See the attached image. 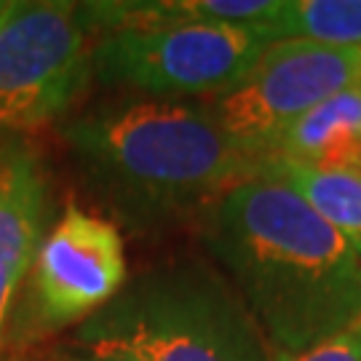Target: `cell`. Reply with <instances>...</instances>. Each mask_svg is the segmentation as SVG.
I'll list each match as a JSON object with an SVG mask.
<instances>
[{"mask_svg": "<svg viewBox=\"0 0 361 361\" xmlns=\"http://www.w3.org/2000/svg\"><path fill=\"white\" fill-rule=\"evenodd\" d=\"M201 235L279 353L361 322V257L281 180L257 171L235 182L204 209Z\"/></svg>", "mask_w": 361, "mask_h": 361, "instance_id": "6da1fadb", "label": "cell"}, {"mask_svg": "<svg viewBox=\"0 0 361 361\" xmlns=\"http://www.w3.org/2000/svg\"><path fill=\"white\" fill-rule=\"evenodd\" d=\"M65 134L97 190L134 225L204 214L228 188L257 174L207 107L182 99L107 104Z\"/></svg>", "mask_w": 361, "mask_h": 361, "instance_id": "7a4b0ae2", "label": "cell"}, {"mask_svg": "<svg viewBox=\"0 0 361 361\" xmlns=\"http://www.w3.org/2000/svg\"><path fill=\"white\" fill-rule=\"evenodd\" d=\"M78 340L91 356L116 361H279L238 292L201 262L137 276Z\"/></svg>", "mask_w": 361, "mask_h": 361, "instance_id": "3957f363", "label": "cell"}, {"mask_svg": "<svg viewBox=\"0 0 361 361\" xmlns=\"http://www.w3.org/2000/svg\"><path fill=\"white\" fill-rule=\"evenodd\" d=\"M271 43L249 27L164 25L104 32L89 73L110 86L169 97H204L238 86Z\"/></svg>", "mask_w": 361, "mask_h": 361, "instance_id": "277c9868", "label": "cell"}, {"mask_svg": "<svg viewBox=\"0 0 361 361\" xmlns=\"http://www.w3.org/2000/svg\"><path fill=\"white\" fill-rule=\"evenodd\" d=\"M361 83L359 46L276 40L238 86L207 104L212 121L244 155L259 164L276 140L316 104Z\"/></svg>", "mask_w": 361, "mask_h": 361, "instance_id": "5b68a950", "label": "cell"}, {"mask_svg": "<svg viewBox=\"0 0 361 361\" xmlns=\"http://www.w3.org/2000/svg\"><path fill=\"white\" fill-rule=\"evenodd\" d=\"M86 6L16 3L0 16V131H27L65 110L91 67Z\"/></svg>", "mask_w": 361, "mask_h": 361, "instance_id": "8992f818", "label": "cell"}, {"mask_svg": "<svg viewBox=\"0 0 361 361\" xmlns=\"http://www.w3.org/2000/svg\"><path fill=\"white\" fill-rule=\"evenodd\" d=\"M123 286L126 255L116 225L67 207L32 265L38 316L49 326L91 319Z\"/></svg>", "mask_w": 361, "mask_h": 361, "instance_id": "52a82bcc", "label": "cell"}, {"mask_svg": "<svg viewBox=\"0 0 361 361\" xmlns=\"http://www.w3.org/2000/svg\"><path fill=\"white\" fill-rule=\"evenodd\" d=\"M46 180L25 142L0 145V337L13 295L40 249Z\"/></svg>", "mask_w": 361, "mask_h": 361, "instance_id": "ba28073f", "label": "cell"}, {"mask_svg": "<svg viewBox=\"0 0 361 361\" xmlns=\"http://www.w3.org/2000/svg\"><path fill=\"white\" fill-rule=\"evenodd\" d=\"M265 158L361 174V83L316 104L276 140Z\"/></svg>", "mask_w": 361, "mask_h": 361, "instance_id": "9c48e42d", "label": "cell"}, {"mask_svg": "<svg viewBox=\"0 0 361 361\" xmlns=\"http://www.w3.org/2000/svg\"><path fill=\"white\" fill-rule=\"evenodd\" d=\"M257 171L292 188L319 217L332 225L361 257V174L337 169H313L284 158H265Z\"/></svg>", "mask_w": 361, "mask_h": 361, "instance_id": "30bf717a", "label": "cell"}, {"mask_svg": "<svg viewBox=\"0 0 361 361\" xmlns=\"http://www.w3.org/2000/svg\"><path fill=\"white\" fill-rule=\"evenodd\" d=\"M259 35L268 43L300 38L326 46H361V0H284Z\"/></svg>", "mask_w": 361, "mask_h": 361, "instance_id": "8fae6325", "label": "cell"}, {"mask_svg": "<svg viewBox=\"0 0 361 361\" xmlns=\"http://www.w3.org/2000/svg\"><path fill=\"white\" fill-rule=\"evenodd\" d=\"M279 361H361V322L335 337H326L316 343L313 348L284 356L279 353Z\"/></svg>", "mask_w": 361, "mask_h": 361, "instance_id": "7c38bea8", "label": "cell"}, {"mask_svg": "<svg viewBox=\"0 0 361 361\" xmlns=\"http://www.w3.org/2000/svg\"><path fill=\"white\" fill-rule=\"evenodd\" d=\"M73 361H116V359H99V356H86V359H73Z\"/></svg>", "mask_w": 361, "mask_h": 361, "instance_id": "4fadbf2b", "label": "cell"}, {"mask_svg": "<svg viewBox=\"0 0 361 361\" xmlns=\"http://www.w3.org/2000/svg\"><path fill=\"white\" fill-rule=\"evenodd\" d=\"M8 6H11V3H8V0H0V16H3V13L8 11Z\"/></svg>", "mask_w": 361, "mask_h": 361, "instance_id": "5bb4252c", "label": "cell"}, {"mask_svg": "<svg viewBox=\"0 0 361 361\" xmlns=\"http://www.w3.org/2000/svg\"><path fill=\"white\" fill-rule=\"evenodd\" d=\"M359 56H361V46H359Z\"/></svg>", "mask_w": 361, "mask_h": 361, "instance_id": "9a60e30c", "label": "cell"}]
</instances>
